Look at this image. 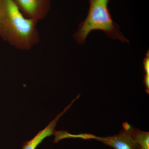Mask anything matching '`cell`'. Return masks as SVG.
Returning a JSON list of instances; mask_svg holds the SVG:
<instances>
[{
    "label": "cell",
    "mask_w": 149,
    "mask_h": 149,
    "mask_svg": "<svg viewBox=\"0 0 149 149\" xmlns=\"http://www.w3.org/2000/svg\"><path fill=\"white\" fill-rule=\"evenodd\" d=\"M38 22L24 16L13 0H0V38L14 47L30 50L39 43Z\"/></svg>",
    "instance_id": "6da1fadb"
},
{
    "label": "cell",
    "mask_w": 149,
    "mask_h": 149,
    "mask_svg": "<svg viewBox=\"0 0 149 149\" xmlns=\"http://www.w3.org/2000/svg\"><path fill=\"white\" fill-rule=\"evenodd\" d=\"M109 0H89L90 8L88 16L80 23L73 35L78 44L83 45L85 40L93 30H102L107 37L118 39L122 42L129 43L119 30V26L112 18L108 8Z\"/></svg>",
    "instance_id": "7a4b0ae2"
},
{
    "label": "cell",
    "mask_w": 149,
    "mask_h": 149,
    "mask_svg": "<svg viewBox=\"0 0 149 149\" xmlns=\"http://www.w3.org/2000/svg\"><path fill=\"white\" fill-rule=\"evenodd\" d=\"M27 18L39 22L45 18L49 9L48 0H13Z\"/></svg>",
    "instance_id": "3957f363"
},
{
    "label": "cell",
    "mask_w": 149,
    "mask_h": 149,
    "mask_svg": "<svg viewBox=\"0 0 149 149\" xmlns=\"http://www.w3.org/2000/svg\"><path fill=\"white\" fill-rule=\"evenodd\" d=\"M94 139L113 149H140L133 136L124 129L114 136L100 137L95 135Z\"/></svg>",
    "instance_id": "277c9868"
},
{
    "label": "cell",
    "mask_w": 149,
    "mask_h": 149,
    "mask_svg": "<svg viewBox=\"0 0 149 149\" xmlns=\"http://www.w3.org/2000/svg\"><path fill=\"white\" fill-rule=\"evenodd\" d=\"M72 105V104L70 103L69 105L66 107L63 111L58 115L45 128L40 131L32 140L24 143L22 145V149H36L45 138L54 135L56 131L55 128L59 119L69 109Z\"/></svg>",
    "instance_id": "5b68a950"
},
{
    "label": "cell",
    "mask_w": 149,
    "mask_h": 149,
    "mask_svg": "<svg viewBox=\"0 0 149 149\" xmlns=\"http://www.w3.org/2000/svg\"><path fill=\"white\" fill-rule=\"evenodd\" d=\"M123 129L131 135L140 149H149V133L142 131L130 125L127 122L123 124Z\"/></svg>",
    "instance_id": "8992f818"
},
{
    "label": "cell",
    "mask_w": 149,
    "mask_h": 149,
    "mask_svg": "<svg viewBox=\"0 0 149 149\" xmlns=\"http://www.w3.org/2000/svg\"><path fill=\"white\" fill-rule=\"evenodd\" d=\"M54 142L57 143L63 139H81L83 140L93 139L94 135L90 133H81L79 134H72L68 133L65 130H58L55 131Z\"/></svg>",
    "instance_id": "52a82bcc"
},
{
    "label": "cell",
    "mask_w": 149,
    "mask_h": 149,
    "mask_svg": "<svg viewBox=\"0 0 149 149\" xmlns=\"http://www.w3.org/2000/svg\"><path fill=\"white\" fill-rule=\"evenodd\" d=\"M143 68L144 70H145V74L146 75H149V52L148 51V52L146 54V57L144 58L143 62Z\"/></svg>",
    "instance_id": "ba28073f"
},
{
    "label": "cell",
    "mask_w": 149,
    "mask_h": 149,
    "mask_svg": "<svg viewBox=\"0 0 149 149\" xmlns=\"http://www.w3.org/2000/svg\"><path fill=\"white\" fill-rule=\"evenodd\" d=\"M143 82L146 86V91L148 94L149 93V75L145 74L144 77Z\"/></svg>",
    "instance_id": "9c48e42d"
}]
</instances>
